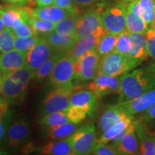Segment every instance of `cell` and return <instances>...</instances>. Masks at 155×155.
Returning a JSON list of instances; mask_svg holds the SVG:
<instances>
[{"label": "cell", "instance_id": "6da1fadb", "mask_svg": "<svg viewBox=\"0 0 155 155\" xmlns=\"http://www.w3.org/2000/svg\"><path fill=\"white\" fill-rule=\"evenodd\" d=\"M121 87L119 102H125L137 98L150 90L144 69L138 68L125 73L120 78Z\"/></svg>", "mask_w": 155, "mask_h": 155}, {"label": "cell", "instance_id": "7a4b0ae2", "mask_svg": "<svg viewBox=\"0 0 155 155\" xmlns=\"http://www.w3.org/2000/svg\"><path fill=\"white\" fill-rule=\"evenodd\" d=\"M75 91L72 86L57 87L46 95L42 102L41 114L68 111L71 107V95Z\"/></svg>", "mask_w": 155, "mask_h": 155}, {"label": "cell", "instance_id": "3957f363", "mask_svg": "<svg viewBox=\"0 0 155 155\" xmlns=\"http://www.w3.org/2000/svg\"><path fill=\"white\" fill-rule=\"evenodd\" d=\"M96 127L93 122H88L80 127L71 135L74 155L91 154L97 145Z\"/></svg>", "mask_w": 155, "mask_h": 155}, {"label": "cell", "instance_id": "277c9868", "mask_svg": "<svg viewBox=\"0 0 155 155\" xmlns=\"http://www.w3.org/2000/svg\"><path fill=\"white\" fill-rule=\"evenodd\" d=\"M100 60L101 56L95 48L73 61L74 79L81 83L94 80L98 75Z\"/></svg>", "mask_w": 155, "mask_h": 155}, {"label": "cell", "instance_id": "5b68a950", "mask_svg": "<svg viewBox=\"0 0 155 155\" xmlns=\"http://www.w3.org/2000/svg\"><path fill=\"white\" fill-rule=\"evenodd\" d=\"M126 12L127 8L122 3H116L105 7L101 12V22L106 32L118 35L127 31Z\"/></svg>", "mask_w": 155, "mask_h": 155}, {"label": "cell", "instance_id": "8992f818", "mask_svg": "<svg viewBox=\"0 0 155 155\" xmlns=\"http://www.w3.org/2000/svg\"><path fill=\"white\" fill-rule=\"evenodd\" d=\"M131 70L127 56L113 51L101 58L98 73L118 77Z\"/></svg>", "mask_w": 155, "mask_h": 155}, {"label": "cell", "instance_id": "52a82bcc", "mask_svg": "<svg viewBox=\"0 0 155 155\" xmlns=\"http://www.w3.org/2000/svg\"><path fill=\"white\" fill-rule=\"evenodd\" d=\"M105 7L97 6L86 9L79 15L76 28L73 35L78 40L85 35L94 32L103 26L101 22V12Z\"/></svg>", "mask_w": 155, "mask_h": 155}, {"label": "cell", "instance_id": "ba28073f", "mask_svg": "<svg viewBox=\"0 0 155 155\" xmlns=\"http://www.w3.org/2000/svg\"><path fill=\"white\" fill-rule=\"evenodd\" d=\"M73 60L68 54L59 60L48 76V83L50 86L57 87L72 86L74 78Z\"/></svg>", "mask_w": 155, "mask_h": 155}, {"label": "cell", "instance_id": "9c48e42d", "mask_svg": "<svg viewBox=\"0 0 155 155\" xmlns=\"http://www.w3.org/2000/svg\"><path fill=\"white\" fill-rule=\"evenodd\" d=\"M29 136L30 122L27 118H19L9 126L6 144L9 148L17 149L26 143Z\"/></svg>", "mask_w": 155, "mask_h": 155}, {"label": "cell", "instance_id": "30bf717a", "mask_svg": "<svg viewBox=\"0 0 155 155\" xmlns=\"http://www.w3.org/2000/svg\"><path fill=\"white\" fill-rule=\"evenodd\" d=\"M106 32V30L102 26L94 32L85 35L77 40L72 49L70 50L68 55L73 61L79 59L87 52L95 49L100 39Z\"/></svg>", "mask_w": 155, "mask_h": 155}, {"label": "cell", "instance_id": "8fae6325", "mask_svg": "<svg viewBox=\"0 0 155 155\" xmlns=\"http://www.w3.org/2000/svg\"><path fill=\"white\" fill-rule=\"evenodd\" d=\"M55 53L53 48L40 37V40L26 53V66L35 71Z\"/></svg>", "mask_w": 155, "mask_h": 155}, {"label": "cell", "instance_id": "7c38bea8", "mask_svg": "<svg viewBox=\"0 0 155 155\" xmlns=\"http://www.w3.org/2000/svg\"><path fill=\"white\" fill-rule=\"evenodd\" d=\"M121 80L117 77L98 73L92 82L88 84V88L96 94L98 98L106 95L119 93Z\"/></svg>", "mask_w": 155, "mask_h": 155}, {"label": "cell", "instance_id": "4fadbf2b", "mask_svg": "<svg viewBox=\"0 0 155 155\" xmlns=\"http://www.w3.org/2000/svg\"><path fill=\"white\" fill-rule=\"evenodd\" d=\"M129 35L131 39V48L127 58L131 68L133 69L142 63L148 56L147 38L144 33L129 32Z\"/></svg>", "mask_w": 155, "mask_h": 155}, {"label": "cell", "instance_id": "5bb4252c", "mask_svg": "<svg viewBox=\"0 0 155 155\" xmlns=\"http://www.w3.org/2000/svg\"><path fill=\"white\" fill-rule=\"evenodd\" d=\"M98 97L92 91H75L71 95V106L81 108L91 117H93L98 108Z\"/></svg>", "mask_w": 155, "mask_h": 155}, {"label": "cell", "instance_id": "9a60e30c", "mask_svg": "<svg viewBox=\"0 0 155 155\" xmlns=\"http://www.w3.org/2000/svg\"><path fill=\"white\" fill-rule=\"evenodd\" d=\"M26 89V87L10 78L6 74L0 82V94L9 104L22 101Z\"/></svg>", "mask_w": 155, "mask_h": 155}, {"label": "cell", "instance_id": "2e32d148", "mask_svg": "<svg viewBox=\"0 0 155 155\" xmlns=\"http://www.w3.org/2000/svg\"><path fill=\"white\" fill-rule=\"evenodd\" d=\"M134 130L139 141V154L155 155V134L151 132L144 121L134 120Z\"/></svg>", "mask_w": 155, "mask_h": 155}, {"label": "cell", "instance_id": "e0dca14e", "mask_svg": "<svg viewBox=\"0 0 155 155\" xmlns=\"http://www.w3.org/2000/svg\"><path fill=\"white\" fill-rule=\"evenodd\" d=\"M119 103L129 115L134 116L141 113L155 104V88L147 91L134 99Z\"/></svg>", "mask_w": 155, "mask_h": 155}, {"label": "cell", "instance_id": "ac0fdd59", "mask_svg": "<svg viewBox=\"0 0 155 155\" xmlns=\"http://www.w3.org/2000/svg\"><path fill=\"white\" fill-rule=\"evenodd\" d=\"M40 37L53 48L55 53H68L77 41L73 35L61 34L56 31L42 35Z\"/></svg>", "mask_w": 155, "mask_h": 155}, {"label": "cell", "instance_id": "d6986e66", "mask_svg": "<svg viewBox=\"0 0 155 155\" xmlns=\"http://www.w3.org/2000/svg\"><path fill=\"white\" fill-rule=\"evenodd\" d=\"M131 116L118 103L116 105L108 106L102 114L98 121V131L102 134L118 121Z\"/></svg>", "mask_w": 155, "mask_h": 155}, {"label": "cell", "instance_id": "ffe728a7", "mask_svg": "<svg viewBox=\"0 0 155 155\" xmlns=\"http://www.w3.org/2000/svg\"><path fill=\"white\" fill-rule=\"evenodd\" d=\"M26 66V54L15 48L0 55V68L8 73Z\"/></svg>", "mask_w": 155, "mask_h": 155}, {"label": "cell", "instance_id": "44dd1931", "mask_svg": "<svg viewBox=\"0 0 155 155\" xmlns=\"http://www.w3.org/2000/svg\"><path fill=\"white\" fill-rule=\"evenodd\" d=\"M28 14L31 16L37 17L46 20L51 21V22H58L61 21L65 17L72 14L71 12L62 9L58 6H48V7H38V8H30V7H25Z\"/></svg>", "mask_w": 155, "mask_h": 155}, {"label": "cell", "instance_id": "7402d4cb", "mask_svg": "<svg viewBox=\"0 0 155 155\" xmlns=\"http://www.w3.org/2000/svg\"><path fill=\"white\" fill-rule=\"evenodd\" d=\"M118 154L132 155L139 154V141L134 129L129 131L119 140L112 142Z\"/></svg>", "mask_w": 155, "mask_h": 155}, {"label": "cell", "instance_id": "603a6c76", "mask_svg": "<svg viewBox=\"0 0 155 155\" xmlns=\"http://www.w3.org/2000/svg\"><path fill=\"white\" fill-rule=\"evenodd\" d=\"M14 119V111L9 108V104L2 98L0 100V152L5 154L2 147L6 144L9 127Z\"/></svg>", "mask_w": 155, "mask_h": 155}, {"label": "cell", "instance_id": "cb8c5ba5", "mask_svg": "<svg viewBox=\"0 0 155 155\" xmlns=\"http://www.w3.org/2000/svg\"><path fill=\"white\" fill-rule=\"evenodd\" d=\"M40 154L45 155H74L71 142V136L65 139L51 141L42 146Z\"/></svg>", "mask_w": 155, "mask_h": 155}, {"label": "cell", "instance_id": "d4e9b609", "mask_svg": "<svg viewBox=\"0 0 155 155\" xmlns=\"http://www.w3.org/2000/svg\"><path fill=\"white\" fill-rule=\"evenodd\" d=\"M142 17L148 25H152L155 18V0H134L127 6Z\"/></svg>", "mask_w": 155, "mask_h": 155}, {"label": "cell", "instance_id": "484cf974", "mask_svg": "<svg viewBox=\"0 0 155 155\" xmlns=\"http://www.w3.org/2000/svg\"><path fill=\"white\" fill-rule=\"evenodd\" d=\"M80 126L81 124L69 121L62 124L46 127V136L52 140L65 139L72 135Z\"/></svg>", "mask_w": 155, "mask_h": 155}, {"label": "cell", "instance_id": "4316f807", "mask_svg": "<svg viewBox=\"0 0 155 155\" xmlns=\"http://www.w3.org/2000/svg\"><path fill=\"white\" fill-rule=\"evenodd\" d=\"M134 120V116H131L118 121L107 130L101 134L99 138L97 139V144H106L109 141H113L126 128L133 123Z\"/></svg>", "mask_w": 155, "mask_h": 155}, {"label": "cell", "instance_id": "83f0119b", "mask_svg": "<svg viewBox=\"0 0 155 155\" xmlns=\"http://www.w3.org/2000/svg\"><path fill=\"white\" fill-rule=\"evenodd\" d=\"M126 21L127 31L129 32L145 34L149 29V25L145 22L144 19L128 7L126 12Z\"/></svg>", "mask_w": 155, "mask_h": 155}, {"label": "cell", "instance_id": "f1b7e54d", "mask_svg": "<svg viewBox=\"0 0 155 155\" xmlns=\"http://www.w3.org/2000/svg\"><path fill=\"white\" fill-rule=\"evenodd\" d=\"M66 53H55L50 58L46 61L42 65L35 71V78L37 81H40L48 78L51 73L54 67L59 60L68 55Z\"/></svg>", "mask_w": 155, "mask_h": 155}, {"label": "cell", "instance_id": "f546056e", "mask_svg": "<svg viewBox=\"0 0 155 155\" xmlns=\"http://www.w3.org/2000/svg\"><path fill=\"white\" fill-rule=\"evenodd\" d=\"M27 22L32 27L36 35H45L55 30L56 22L46 20L40 18H37L32 16H30Z\"/></svg>", "mask_w": 155, "mask_h": 155}, {"label": "cell", "instance_id": "4dcf8cb0", "mask_svg": "<svg viewBox=\"0 0 155 155\" xmlns=\"http://www.w3.org/2000/svg\"><path fill=\"white\" fill-rule=\"evenodd\" d=\"M116 40H117V35L112 34L108 32H106L101 37L96 48V50L101 57L114 51L116 46Z\"/></svg>", "mask_w": 155, "mask_h": 155}, {"label": "cell", "instance_id": "1f68e13d", "mask_svg": "<svg viewBox=\"0 0 155 155\" xmlns=\"http://www.w3.org/2000/svg\"><path fill=\"white\" fill-rule=\"evenodd\" d=\"M79 15H71L59 22H56L55 31L61 34L73 35L74 33Z\"/></svg>", "mask_w": 155, "mask_h": 155}, {"label": "cell", "instance_id": "d6a6232c", "mask_svg": "<svg viewBox=\"0 0 155 155\" xmlns=\"http://www.w3.org/2000/svg\"><path fill=\"white\" fill-rule=\"evenodd\" d=\"M35 71L25 66L12 72L6 73L7 76L28 88L30 81L35 78Z\"/></svg>", "mask_w": 155, "mask_h": 155}, {"label": "cell", "instance_id": "836d02e7", "mask_svg": "<svg viewBox=\"0 0 155 155\" xmlns=\"http://www.w3.org/2000/svg\"><path fill=\"white\" fill-rule=\"evenodd\" d=\"M67 122H69V120L68 119L66 111L45 114L40 120V124L45 127L62 124Z\"/></svg>", "mask_w": 155, "mask_h": 155}, {"label": "cell", "instance_id": "e575fe53", "mask_svg": "<svg viewBox=\"0 0 155 155\" xmlns=\"http://www.w3.org/2000/svg\"><path fill=\"white\" fill-rule=\"evenodd\" d=\"M16 35L12 29L5 28L0 33V55L14 48Z\"/></svg>", "mask_w": 155, "mask_h": 155}, {"label": "cell", "instance_id": "d590c367", "mask_svg": "<svg viewBox=\"0 0 155 155\" xmlns=\"http://www.w3.org/2000/svg\"><path fill=\"white\" fill-rule=\"evenodd\" d=\"M40 35L25 37V38L16 37L14 48L26 54L40 40Z\"/></svg>", "mask_w": 155, "mask_h": 155}, {"label": "cell", "instance_id": "8d00e7d4", "mask_svg": "<svg viewBox=\"0 0 155 155\" xmlns=\"http://www.w3.org/2000/svg\"><path fill=\"white\" fill-rule=\"evenodd\" d=\"M131 48V39L129 32L124 31L117 35V40L114 51L127 56Z\"/></svg>", "mask_w": 155, "mask_h": 155}, {"label": "cell", "instance_id": "74e56055", "mask_svg": "<svg viewBox=\"0 0 155 155\" xmlns=\"http://www.w3.org/2000/svg\"><path fill=\"white\" fill-rule=\"evenodd\" d=\"M12 30H13L16 37L25 38V37L38 35L35 32L32 27L28 24V22L23 19H19L15 21Z\"/></svg>", "mask_w": 155, "mask_h": 155}, {"label": "cell", "instance_id": "f35d334b", "mask_svg": "<svg viewBox=\"0 0 155 155\" xmlns=\"http://www.w3.org/2000/svg\"><path fill=\"white\" fill-rule=\"evenodd\" d=\"M66 114L69 121L75 124H81L88 115L84 110L77 106H71L66 111Z\"/></svg>", "mask_w": 155, "mask_h": 155}, {"label": "cell", "instance_id": "ab89813d", "mask_svg": "<svg viewBox=\"0 0 155 155\" xmlns=\"http://www.w3.org/2000/svg\"><path fill=\"white\" fill-rule=\"evenodd\" d=\"M145 35L147 38V54L148 56L155 60V28L151 26Z\"/></svg>", "mask_w": 155, "mask_h": 155}, {"label": "cell", "instance_id": "60d3db41", "mask_svg": "<svg viewBox=\"0 0 155 155\" xmlns=\"http://www.w3.org/2000/svg\"><path fill=\"white\" fill-rule=\"evenodd\" d=\"M53 5L58 6L62 9L71 12L72 14H81L80 9L77 7L73 0H55Z\"/></svg>", "mask_w": 155, "mask_h": 155}, {"label": "cell", "instance_id": "b9f144b4", "mask_svg": "<svg viewBox=\"0 0 155 155\" xmlns=\"http://www.w3.org/2000/svg\"><path fill=\"white\" fill-rule=\"evenodd\" d=\"M79 9H88L97 6L106 5V0H73Z\"/></svg>", "mask_w": 155, "mask_h": 155}, {"label": "cell", "instance_id": "7bdbcfd3", "mask_svg": "<svg viewBox=\"0 0 155 155\" xmlns=\"http://www.w3.org/2000/svg\"><path fill=\"white\" fill-rule=\"evenodd\" d=\"M91 154L116 155L118 154V153L112 145H108L106 143V144H97Z\"/></svg>", "mask_w": 155, "mask_h": 155}, {"label": "cell", "instance_id": "ee69618b", "mask_svg": "<svg viewBox=\"0 0 155 155\" xmlns=\"http://www.w3.org/2000/svg\"><path fill=\"white\" fill-rule=\"evenodd\" d=\"M144 71L150 89L155 88V62L149 65Z\"/></svg>", "mask_w": 155, "mask_h": 155}, {"label": "cell", "instance_id": "f6af8a7d", "mask_svg": "<svg viewBox=\"0 0 155 155\" xmlns=\"http://www.w3.org/2000/svg\"><path fill=\"white\" fill-rule=\"evenodd\" d=\"M139 119L143 121H148L151 120H155V104L150 108H147L146 111L141 112L139 116Z\"/></svg>", "mask_w": 155, "mask_h": 155}, {"label": "cell", "instance_id": "bcb514c9", "mask_svg": "<svg viewBox=\"0 0 155 155\" xmlns=\"http://www.w3.org/2000/svg\"><path fill=\"white\" fill-rule=\"evenodd\" d=\"M32 0H3V2L9 4V5L19 6V7H24L30 3Z\"/></svg>", "mask_w": 155, "mask_h": 155}, {"label": "cell", "instance_id": "7dc6e473", "mask_svg": "<svg viewBox=\"0 0 155 155\" xmlns=\"http://www.w3.org/2000/svg\"><path fill=\"white\" fill-rule=\"evenodd\" d=\"M36 4L38 7H48L51 5H53L55 0H35Z\"/></svg>", "mask_w": 155, "mask_h": 155}, {"label": "cell", "instance_id": "c3c4849f", "mask_svg": "<svg viewBox=\"0 0 155 155\" xmlns=\"http://www.w3.org/2000/svg\"><path fill=\"white\" fill-rule=\"evenodd\" d=\"M32 149H33V146L32 144H29L26 146L22 147V152H25V153H28L29 152H32Z\"/></svg>", "mask_w": 155, "mask_h": 155}, {"label": "cell", "instance_id": "681fc988", "mask_svg": "<svg viewBox=\"0 0 155 155\" xmlns=\"http://www.w3.org/2000/svg\"><path fill=\"white\" fill-rule=\"evenodd\" d=\"M5 24H4L2 19L1 17H0V33H1L2 31L5 30Z\"/></svg>", "mask_w": 155, "mask_h": 155}, {"label": "cell", "instance_id": "f907efd6", "mask_svg": "<svg viewBox=\"0 0 155 155\" xmlns=\"http://www.w3.org/2000/svg\"><path fill=\"white\" fill-rule=\"evenodd\" d=\"M4 75H5V73H4L3 71H2V69L0 68V82H1L2 80Z\"/></svg>", "mask_w": 155, "mask_h": 155}, {"label": "cell", "instance_id": "816d5d0a", "mask_svg": "<svg viewBox=\"0 0 155 155\" xmlns=\"http://www.w3.org/2000/svg\"><path fill=\"white\" fill-rule=\"evenodd\" d=\"M152 26H154V27H155V18H154V22H153V23L152 24Z\"/></svg>", "mask_w": 155, "mask_h": 155}, {"label": "cell", "instance_id": "f5cc1de1", "mask_svg": "<svg viewBox=\"0 0 155 155\" xmlns=\"http://www.w3.org/2000/svg\"><path fill=\"white\" fill-rule=\"evenodd\" d=\"M124 1H125V2H131V1H134V0H124Z\"/></svg>", "mask_w": 155, "mask_h": 155}, {"label": "cell", "instance_id": "db71d44e", "mask_svg": "<svg viewBox=\"0 0 155 155\" xmlns=\"http://www.w3.org/2000/svg\"><path fill=\"white\" fill-rule=\"evenodd\" d=\"M3 98V97H2V95H1V94H0V100H1L2 99V98Z\"/></svg>", "mask_w": 155, "mask_h": 155}, {"label": "cell", "instance_id": "11a10c76", "mask_svg": "<svg viewBox=\"0 0 155 155\" xmlns=\"http://www.w3.org/2000/svg\"><path fill=\"white\" fill-rule=\"evenodd\" d=\"M0 1H1V2H3V0H0Z\"/></svg>", "mask_w": 155, "mask_h": 155}, {"label": "cell", "instance_id": "9f6ffc18", "mask_svg": "<svg viewBox=\"0 0 155 155\" xmlns=\"http://www.w3.org/2000/svg\"><path fill=\"white\" fill-rule=\"evenodd\" d=\"M153 27H154V26H153ZM154 28H155V27H154Z\"/></svg>", "mask_w": 155, "mask_h": 155}, {"label": "cell", "instance_id": "6f0895ef", "mask_svg": "<svg viewBox=\"0 0 155 155\" xmlns=\"http://www.w3.org/2000/svg\"><path fill=\"white\" fill-rule=\"evenodd\" d=\"M0 154H1V153H0Z\"/></svg>", "mask_w": 155, "mask_h": 155}]
</instances>
